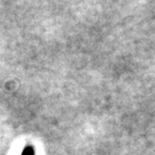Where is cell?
I'll use <instances>...</instances> for the list:
<instances>
[{
    "label": "cell",
    "mask_w": 155,
    "mask_h": 155,
    "mask_svg": "<svg viewBox=\"0 0 155 155\" xmlns=\"http://www.w3.org/2000/svg\"><path fill=\"white\" fill-rule=\"evenodd\" d=\"M21 155H36V150L31 144L26 145Z\"/></svg>",
    "instance_id": "obj_1"
}]
</instances>
